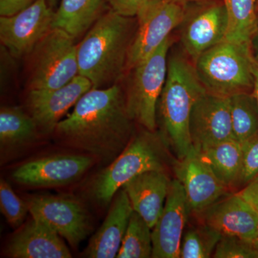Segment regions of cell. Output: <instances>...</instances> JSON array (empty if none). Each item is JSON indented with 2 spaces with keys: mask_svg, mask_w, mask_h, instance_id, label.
<instances>
[{
  "mask_svg": "<svg viewBox=\"0 0 258 258\" xmlns=\"http://www.w3.org/2000/svg\"><path fill=\"white\" fill-rule=\"evenodd\" d=\"M132 122L124 93L114 84L92 88L85 93L55 132L66 145L108 165L133 137Z\"/></svg>",
  "mask_w": 258,
  "mask_h": 258,
  "instance_id": "obj_1",
  "label": "cell"
},
{
  "mask_svg": "<svg viewBox=\"0 0 258 258\" xmlns=\"http://www.w3.org/2000/svg\"><path fill=\"white\" fill-rule=\"evenodd\" d=\"M131 19L111 10L97 19L77 45L79 75L89 80L93 88L113 86L126 68L134 37Z\"/></svg>",
  "mask_w": 258,
  "mask_h": 258,
  "instance_id": "obj_2",
  "label": "cell"
},
{
  "mask_svg": "<svg viewBox=\"0 0 258 258\" xmlns=\"http://www.w3.org/2000/svg\"><path fill=\"white\" fill-rule=\"evenodd\" d=\"M207 91L200 82L195 66L179 55L168 60L167 76L161 92L157 113L161 134L180 160L194 152L189 119L194 105Z\"/></svg>",
  "mask_w": 258,
  "mask_h": 258,
  "instance_id": "obj_3",
  "label": "cell"
},
{
  "mask_svg": "<svg viewBox=\"0 0 258 258\" xmlns=\"http://www.w3.org/2000/svg\"><path fill=\"white\" fill-rule=\"evenodd\" d=\"M169 144L161 132L144 128L131 139L118 157L93 180L90 194L97 203L108 206L115 194L134 177L148 171H166Z\"/></svg>",
  "mask_w": 258,
  "mask_h": 258,
  "instance_id": "obj_4",
  "label": "cell"
},
{
  "mask_svg": "<svg viewBox=\"0 0 258 258\" xmlns=\"http://www.w3.org/2000/svg\"><path fill=\"white\" fill-rule=\"evenodd\" d=\"M250 44L224 40L205 51L194 63L207 92L224 97L252 92Z\"/></svg>",
  "mask_w": 258,
  "mask_h": 258,
  "instance_id": "obj_5",
  "label": "cell"
},
{
  "mask_svg": "<svg viewBox=\"0 0 258 258\" xmlns=\"http://www.w3.org/2000/svg\"><path fill=\"white\" fill-rule=\"evenodd\" d=\"M170 37L147 58L133 68L125 97L127 111L133 121L147 130L156 131L157 108L165 84Z\"/></svg>",
  "mask_w": 258,
  "mask_h": 258,
  "instance_id": "obj_6",
  "label": "cell"
},
{
  "mask_svg": "<svg viewBox=\"0 0 258 258\" xmlns=\"http://www.w3.org/2000/svg\"><path fill=\"white\" fill-rule=\"evenodd\" d=\"M75 38L60 28H52L32 51L29 86L32 89L62 87L79 75Z\"/></svg>",
  "mask_w": 258,
  "mask_h": 258,
  "instance_id": "obj_7",
  "label": "cell"
},
{
  "mask_svg": "<svg viewBox=\"0 0 258 258\" xmlns=\"http://www.w3.org/2000/svg\"><path fill=\"white\" fill-rule=\"evenodd\" d=\"M29 212L76 247L91 229L89 213L81 202L67 196L37 195L27 200Z\"/></svg>",
  "mask_w": 258,
  "mask_h": 258,
  "instance_id": "obj_8",
  "label": "cell"
},
{
  "mask_svg": "<svg viewBox=\"0 0 258 258\" xmlns=\"http://www.w3.org/2000/svg\"><path fill=\"white\" fill-rule=\"evenodd\" d=\"M184 4L181 0H162L137 18L139 26L129 47L127 69H133L170 37L186 17Z\"/></svg>",
  "mask_w": 258,
  "mask_h": 258,
  "instance_id": "obj_9",
  "label": "cell"
},
{
  "mask_svg": "<svg viewBox=\"0 0 258 258\" xmlns=\"http://www.w3.org/2000/svg\"><path fill=\"white\" fill-rule=\"evenodd\" d=\"M55 11L47 0H36L23 11L0 18V40L13 56L31 53L52 28Z\"/></svg>",
  "mask_w": 258,
  "mask_h": 258,
  "instance_id": "obj_10",
  "label": "cell"
},
{
  "mask_svg": "<svg viewBox=\"0 0 258 258\" xmlns=\"http://www.w3.org/2000/svg\"><path fill=\"white\" fill-rule=\"evenodd\" d=\"M191 144L197 153L234 138L230 97L206 92L194 105L189 119Z\"/></svg>",
  "mask_w": 258,
  "mask_h": 258,
  "instance_id": "obj_11",
  "label": "cell"
},
{
  "mask_svg": "<svg viewBox=\"0 0 258 258\" xmlns=\"http://www.w3.org/2000/svg\"><path fill=\"white\" fill-rule=\"evenodd\" d=\"M93 164V158L89 154H59L25 163L12 176L17 183L25 186H63L80 179Z\"/></svg>",
  "mask_w": 258,
  "mask_h": 258,
  "instance_id": "obj_12",
  "label": "cell"
},
{
  "mask_svg": "<svg viewBox=\"0 0 258 258\" xmlns=\"http://www.w3.org/2000/svg\"><path fill=\"white\" fill-rule=\"evenodd\" d=\"M92 88L89 80L79 75L62 87L30 90L28 106L37 128L44 133L54 132L62 117Z\"/></svg>",
  "mask_w": 258,
  "mask_h": 258,
  "instance_id": "obj_13",
  "label": "cell"
},
{
  "mask_svg": "<svg viewBox=\"0 0 258 258\" xmlns=\"http://www.w3.org/2000/svg\"><path fill=\"white\" fill-rule=\"evenodd\" d=\"M190 212L184 188L171 180L164 209L152 228V257L179 258L181 240Z\"/></svg>",
  "mask_w": 258,
  "mask_h": 258,
  "instance_id": "obj_14",
  "label": "cell"
},
{
  "mask_svg": "<svg viewBox=\"0 0 258 258\" xmlns=\"http://www.w3.org/2000/svg\"><path fill=\"white\" fill-rule=\"evenodd\" d=\"M174 169L176 179L184 188L190 212L199 215L227 196L228 187L196 152L176 159Z\"/></svg>",
  "mask_w": 258,
  "mask_h": 258,
  "instance_id": "obj_15",
  "label": "cell"
},
{
  "mask_svg": "<svg viewBox=\"0 0 258 258\" xmlns=\"http://www.w3.org/2000/svg\"><path fill=\"white\" fill-rule=\"evenodd\" d=\"M199 215L203 223L222 236H233L255 244L257 210L238 193L224 197Z\"/></svg>",
  "mask_w": 258,
  "mask_h": 258,
  "instance_id": "obj_16",
  "label": "cell"
},
{
  "mask_svg": "<svg viewBox=\"0 0 258 258\" xmlns=\"http://www.w3.org/2000/svg\"><path fill=\"white\" fill-rule=\"evenodd\" d=\"M181 40L187 55L196 62L205 51L225 40L227 16L223 3H215L185 17Z\"/></svg>",
  "mask_w": 258,
  "mask_h": 258,
  "instance_id": "obj_17",
  "label": "cell"
},
{
  "mask_svg": "<svg viewBox=\"0 0 258 258\" xmlns=\"http://www.w3.org/2000/svg\"><path fill=\"white\" fill-rule=\"evenodd\" d=\"M133 212L128 195L122 187L112 200L104 222L90 240L85 252L86 257H116Z\"/></svg>",
  "mask_w": 258,
  "mask_h": 258,
  "instance_id": "obj_18",
  "label": "cell"
},
{
  "mask_svg": "<svg viewBox=\"0 0 258 258\" xmlns=\"http://www.w3.org/2000/svg\"><path fill=\"white\" fill-rule=\"evenodd\" d=\"M7 254L13 258H71L60 236L32 218L10 239Z\"/></svg>",
  "mask_w": 258,
  "mask_h": 258,
  "instance_id": "obj_19",
  "label": "cell"
},
{
  "mask_svg": "<svg viewBox=\"0 0 258 258\" xmlns=\"http://www.w3.org/2000/svg\"><path fill=\"white\" fill-rule=\"evenodd\" d=\"M171 181L166 171L152 170L139 174L123 186L134 211L152 229L163 211Z\"/></svg>",
  "mask_w": 258,
  "mask_h": 258,
  "instance_id": "obj_20",
  "label": "cell"
},
{
  "mask_svg": "<svg viewBox=\"0 0 258 258\" xmlns=\"http://www.w3.org/2000/svg\"><path fill=\"white\" fill-rule=\"evenodd\" d=\"M227 187L238 185L242 165V146L235 139L198 153Z\"/></svg>",
  "mask_w": 258,
  "mask_h": 258,
  "instance_id": "obj_21",
  "label": "cell"
},
{
  "mask_svg": "<svg viewBox=\"0 0 258 258\" xmlns=\"http://www.w3.org/2000/svg\"><path fill=\"white\" fill-rule=\"evenodd\" d=\"M37 125L31 115L19 107L0 110V146L2 154L28 145L36 138Z\"/></svg>",
  "mask_w": 258,
  "mask_h": 258,
  "instance_id": "obj_22",
  "label": "cell"
},
{
  "mask_svg": "<svg viewBox=\"0 0 258 258\" xmlns=\"http://www.w3.org/2000/svg\"><path fill=\"white\" fill-rule=\"evenodd\" d=\"M103 0H60L52 28L62 29L75 39L96 22Z\"/></svg>",
  "mask_w": 258,
  "mask_h": 258,
  "instance_id": "obj_23",
  "label": "cell"
},
{
  "mask_svg": "<svg viewBox=\"0 0 258 258\" xmlns=\"http://www.w3.org/2000/svg\"><path fill=\"white\" fill-rule=\"evenodd\" d=\"M227 16L225 40L250 44L258 31V0H222Z\"/></svg>",
  "mask_w": 258,
  "mask_h": 258,
  "instance_id": "obj_24",
  "label": "cell"
},
{
  "mask_svg": "<svg viewBox=\"0 0 258 258\" xmlns=\"http://www.w3.org/2000/svg\"><path fill=\"white\" fill-rule=\"evenodd\" d=\"M234 138L242 143L258 133V102L252 92L230 97Z\"/></svg>",
  "mask_w": 258,
  "mask_h": 258,
  "instance_id": "obj_25",
  "label": "cell"
},
{
  "mask_svg": "<svg viewBox=\"0 0 258 258\" xmlns=\"http://www.w3.org/2000/svg\"><path fill=\"white\" fill-rule=\"evenodd\" d=\"M152 230L147 222L134 211L116 257H152Z\"/></svg>",
  "mask_w": 258,
  "mask_h": 258,
  "instance_id": "obj_26",
  "label": "cell"
},
{
  "mask_svg": "<svg viewBox=\"0 0 258 258\" xmlns=\"http://www.w3.org/2000/svg\"><path fill=\"white\" fill-rule=\"evenodd\" d=\"M222 235L202 222V225L184 232L180 248V258H208L213 254Z\"/></svg>",
  "mask_w": 258,
  "mask_h": 258,
  "instance_id": "obj_27",
  "label": "cell"
},
{
  "mask_svg": "<svg viewBox=\"0 0 258 258\" xmlns=\"http://www.w3.org/2000/svg\"><path fill=\"white\" fill-rule=\"evenodd\" d=\"M0 210L7 221L15 228L23 225L29 209L27 202L19 198L9 183L0 181Z\"/></svg>",
  "mask_w": 258,
  "mask_h": 258,
  "instance_id": "obj_28",
  "label": "cell"
},
{
  "mask_svg": "<svg viewBox=\"0 0 258 258\" xmlns=\"http://www.w3.org/2000/svg\"><path fill=\"white\" fill-rule=\"evenodd\" d=\"M212 255L216 258H258V247L239 237L222 236Z\"/></svg>",
  "mask_w": 258,
  "mask_h": 258,
  "instance_id": "obj_29",
  "label": "cell"
},
{
  "mask_svg": "<svg viewBox=\"0 0 258 258\" xmlns=\"http://www.w3.org/2000/svg\"><path fill=\"white\" fill-rule=\"evenodd\" d=\"M242 146V171L238 185H245L258 176V133L244 141Z\"/></svg>",
  "mask_w": 258,
  "mask_h": 258,
  "instance_id": "obj_30",
  "label": "cell"
},
{
  "mask_svg": "<svg viewBox=\"0 0 258 258\" xmlns=\"http://www.w3.org/2000/svg\"><path fill=\"white\" fill-rule=\"evenodd\" d=\"M162 0H108L111 10L126 18H138L148 8Z\"/></svg>",
  "mask_w": 258,
  "mask_h": 258,
  "instance_id": "obj_31",
  "label": "cell"
},
{
  "mask_svg": "<svg viewBox=\"0 0 258 258\" xmlns=\"http://www.w3.org/2000/svg\"><path fill=\"white\" fill-rule=\"evenodd\" d=\"M36 0H0V15L9 17L26 9Z\"/></svg>",
  "mask_w": 258,
  "mask_h": 258,
  "instance_id": "obj_32",
  "label": "cell"
},
{
  "mask_svg": "<svg viewBox=\"0 0 258 258\" xmlns=\"http://www.w3.org/2000/svg\"><path fill=\"white\" fill-rule=\"evenodd\" d=\"M237 193L258 211V176Z\"/></svg>",
  "mask_w": 258,
  "mask_h": 258,
  "instance_id": "obj_33",
  "label": "cell"
},
{
  "mask_svg": "<svg viewBox=\"0 0 258 258\" xmlns=\"http://www.w3.org/2000/svg\"><path fill=\"white\" fill-rule=\"evenodd\" d=\"M252 73L253 76V88L252 93L258 102V62L254 60L252 56Z\"/></svg>",
  "mask_w": 258,
  "mask_h": 258,
  "instance_id": "obj_34",
  "label": "cell"
},
{
  "mask_svg": "<svg viewBox=\"0 0 258 258\" xmlns=\"http://www.w3.org/2000/svg\"><path fill=\"white\" fill-rule=\"evenodd\" d=\"M251 51L254 60L258 62V33L256 34L250 42Z\"/></svg>",
  "mask_w": 258,
  "mask_h": 258,
  "instance_id": "obj_35",
  "label": "cell"
},
{
  "mask_svg": "<svg viewBox=\"0 0 258 258\" xmlns=\"http://www.w3.org/2000/svg\"><path fill=\"white\" fill-rule=\"evenodd\" d=\"M59 0H47L48 2L49 5L52 7V8H55L56 5H57V3H58Z\"/></svg>",
  "mask_w": 258,
  "mask_h": 258,
  "instance_id": "obj_36",
  "label": "cell"
},
{
  "mask_svg": "<svg viewBox=\"0 0 258 258\" xmlns=\"http://www.w3.org/2000/svg\"><path fill=\"white\" fill-rule=\"evenodd\" d=\"M255 244H256V245L257 246V247H258V224H257V235H256Z\"/></svg>",
  "mask_w": 258,
  "mask_h": 258,
  "instance_id": "obj_37",
  "label": "cell"
},
{
  "mask_svg": "<svg viewBox=\"0 0 258 258\" xmlns=\"http://www.w3.org/2000/svg\"><path fill=\"white\" fill-rule=\"evenodd\" d=\"M181 1L185 2V3H186V1H189V0H181Z\"/></svg>",
  "mask_w": 258,
  "mask_h": 258,
  "instance_id": "obj_38",
  "label": "cell"
},
{
  "mask_svg": "<svg viewBox=\"0 0 258 258\" xmlns=\"http://www.w3.org/2000/svg\"><path fill=\"white\" fill-rule=\"evenodd\" d=\"M257 10H258V3H257Z\"/></svg>",
  "mask_w": 258,
  "mask_h": 258,
  "instance_id": "obj_39",
  "label": "cell"
},
{
  "mask_svg": "<svg viewBox=\"0 0 258 258\" xmlns=\"http://www.w3.org/2000/svg\"><path fill=\"white\" fill-rule=\"evenodd\" d=\"M257 33H258V31H257Z\"/></svg>",
  "mask_w": 258,
  "mask_h": 258,
  "instance_id": "obj_40",
  "label": "cell"
}]
</instances>
